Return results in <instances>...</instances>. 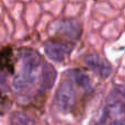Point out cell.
<instances>
[{"label":"cell","instance_id":"obj_1","mask_svg":"<svg viewBox=\"0 0 125 125\" xmlns=\"http://www.w3.org/2000/svg\"><path fill=\"white\" fill-rule=\"evenodd\" d=\"M56 76L54 66L37 51L29 47L18 50L10 83L13 100L23 109H41L54 87Z\"/></svg>","mask_w":125,"mask_h":125},{"label":"cell","instance_id":"obj_6","mask_svg":"<svg viewBox=\"0 0 125 125\" xmlns=\"http://www.w3.org/2000/svg\"><path fill=\"white\" fill-rule=\"evenodd\" d=\"M76 44L70 42L62 41L57 39H51L44 45L45 55L53 62H62L66 61L67 56L73 52Z\"/></svg>","mask_w":125,"mask_h":125},{"label":"cell","instance_id":"obj_5","mask_svg":"<svg viewBox=\"0 0 125 125\" xmlns=\"http://www.w3.org/2000/svg\"><path fill=\"white\" fill-rule=\"evenodd\" d=\"M52 28H54L52 39L62 40V41L76 44L81 36V24L73 19H64L56 21L53 23Z\"/></svg>","mask_w":125,"mask_h":125},{"label":"cell","instance_id":"obj_2","mask_svg":"<svg viewBox=\"0 0 125 125\" xmlns=\"http://www.w3.org/2000/svg\"><path fill=\"white\" fill-rule=\"evenodd\" d=\"M94 94L90 76L84 70L73 68L65 71L55 91L52 111L61 120L82 119L87 105Z\"/></svg>","mask_w":125,"mask_h":125},{"label":"cell","instance_id":"obj_4","mask_svg":"<svg viewBox=\"0 0 125 125\" xmlns=\"http://www.w3.org/2000/svg\"><path fill=\"white\" fill-rule=\"evenodd\" d=\"M94 125H125L123 86H116L112 89Z\"/></svg>","mask_w":125,"mask_h":125},{"label":"cell","instance_id":"obj_8","mask_svg":"<svg viewBox=\"0 0 125 125\" xmlns=\"http://www.w3.org/2000/svg\"><path fill=\"white\" fill-rule=\"evenodd\" d=\"M9 125H39L36 116L25 110H18L10 113Z\"/></svg>","mask_w":125,"mask_h":125},{"label":"cell","instance_id":"obj_3","mask_svg":"<svg viewBox=\"0 0 125 125\" xmlns=\"http://www.w3.org/2000/svg\"><path fill=\"white\" fill-rule=\"evenodd\" d=\"M15 67L14 51L11 45L0 48V115L9 112L13 104L9 78H12Z\"/></svg>","mask_w":125,"mask_h":125},{"label":"cell","instance_id":"obj_7","mask_svg":"<svg viewBox=\"0 0 125 125\" xmlns=\"http://www.w3.org/2000/svg\"><path fill=\"white\" fill-rule=\"evenodd\" d=\"M83 61L86 62V65L89 67V69L93 71L94 73H97L99 77L108 78L112 73V66L110 65V62L108 61L101 57L97 53H90L87 54L83 57Z\"/></svg>","mask_w":125,"mask_h":125}]
</instances>
